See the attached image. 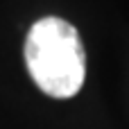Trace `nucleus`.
<instances>
[{
    "mask_svg": "<svg viewBox=\"0 0 129 129\" xmlns=\"http://www.w3.org/2000/svg\"><path fill=\"white\" fill-rule=\"evenodd\" d=\"M25 63L34 84L45 95L59 100L77 95L86 77L79 32L57 16L36 20L25 41Z\"/></svg>",
    "mask_w": 129,
    "mask_h": 129,
    "instance_id": "1",
    "label": "nucleus"
}]
</instances>
